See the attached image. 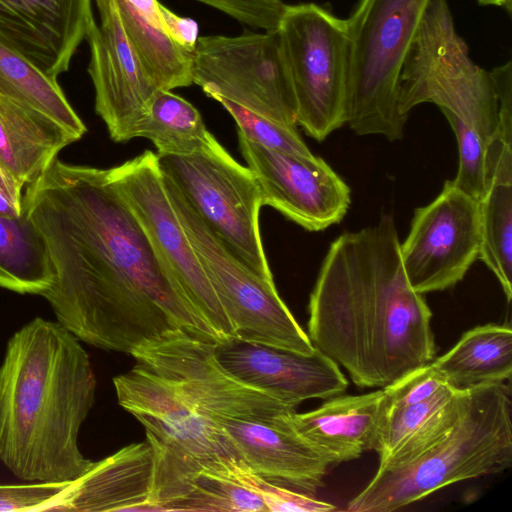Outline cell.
I'll return each instance as SVG.
<instances>
[{
    "label": "cell",
    "mask_w": 512,
    "mask_h": 512,
    "mask_svg": "<svg viewBox=\"0 0 512 512\" xmlns=\"http://www.w3.org/2000/svg\"><path fill=\"white\" fill-rule=\"evenodd\" d=\"M22 210L40 231L53 267L41 296L79 340L126 354L172 328L218 341L107 169L56 157L27 184Z\"/></svg>",
    "instance_id": "1"
},
{
    "label": "cell",
    "mask_w": 512,
    "mask_h": 512,
    "mask_svg": "<svg viewBox=\"0 0 512 512\" xmlns=\"http://www.w3.org/2000/svg\"><path fill=\"white\" fill-rule=\"evenodd\" d=\"M308 312L313 346L359 387L384 388L435 358L432 312L405 275L391 215L331 243Z\"/></svg>",
    "instance_id": "2"
},
{
    "label": "cell",
    "mask_w": 512,
    "mask_h": 512,
    "mask_svg": "<svg viewBox=\"0 0 512 512\" xmlns=\"http://www.w3.org/2000/svg\"><path fill=\"white\" fill-rule=\"evenodd\" d=\"M96 380L79 339L35 318L9 339L0 365V460L31 483L68 482L91 465L78 446Z\"/></svg>",
    "instance_id": "3"
},
{
    "label": "cell",
    "mask_w": 512,
    "mask_h": 512,
    "mask_svg": "<svg viewBox=\"0 0 512 512\" xmlns=\"http://www.w3.org/2000/svg\"><path fill=\"white\" fill-rule=\"evenodd\" d=\"M511 411L509 384L467 389L454 425L411 458L379 466L347 509L392 512L450 484L507 470L512 465Z\"/></svg>",
    "instance_id": "4"
},
{
    "label": "cell",
    "mask_w": 512,
    "mask_h": 512,
    "mask_svg": "<svg viewBox=\"0 0 512 512\" xmlns=\"http://www.w3.org/2000/svg\"><path fill=\"white\" fill-rule=\"evenodd\" d=\"M430 0H359L346 20L349 80L346 124L360 136L401 140V71Z\"/></svg>",
    "instance_id": "5"
},
{
    "label": "cell",
    "mask_w": 512,
    "mask_h": 512,
    "mask_svg": "<svg viewBox=\"0 0 512 512\" xmlns=\"http://www.w3.org/2000/svg\"><path fill=\"white\" fill-rule=\"evenodd\" d=\"M113 384L119 405L144 426L154 451L151 511H171L202 465L237 460L221 426L163 378L136 364Z\"/></svg>",
    "instance_id": "6"
},
{
    "label": "cell",
    "mask_w": 512,
    "mask_h": 512,
    "mask_svg": "<svg viewBox=\"0 0 512 512\" xmlns=\"http://www.w3.org/2000/svg\"><path fill=\"white\" fill-rule=\"evenodd\" d=\"M422 103L439 107L491 141L499 105L490 71L476 65L456 31L447 0H430L405 59L398 91L401 114Z\"/></svg>",
    "instance_id": "7"
},
{
    "label": "cell",
    "mask_w": 512,
    "mask_h": 512,
    "mask_svg": "<svg viewBox=\"0 0 512 512\" xmlns=\"http://www.w3.org/2000/svg\"><path fill=\"white\" fill-rule=\"evenodd\" d=\"M277 31L294 90L297 124L323 141L346 124V20L314 3L286 5Z\"/></svg>",
    "instance_id": "8"
},
{
    "label": "cell",
    "mask_w": 512,
    "mask_h": 512,
    "mask_svg": "<svg viewBox=\"0 0 512 512\" xmlns=\"http://www.w3.org/2000/svg\"><path fill=\"white\" fill-rule=\"evenodd\" d=\"M157 156L162 175L207 227L245 265L273 280L259 228L261 192L252 171L217 140L200 153Z\"/></svg>",
    "instance_id": "9"
},
{
    "label": "cell",
    "mask_w": 512,
    "mask_h": 512,
    "mask_svg": "<svg viewBox=\"0 0 512 512\" xmlns=\"http://www.w3.org/2000/svg\"><path fill=\"white\" fill-rule=\"evenodd\" d=\"M163 180L234 335L249 342L312 354L315 347L279 296L274 280L263 278L239 260L207 227L176 186L164 176Z\"/></svg>",
    "instance_id": "10"
},
{
    "label": "cell",
    "mask_w": 512,
    "mask_h": 512,
    "mask_svg": "<svg viewBox=\"0 0 512 512\" xmlns=\"http://www.w3.org/2000/svg\"><path fill=\"white\" fill-rule=\"evenodd\" d=\"M193 83L274 121L296 126L297 108L279 33L199 37L193 52Z\"/></svg>",
    "instance_id": "11"
},
{
    "label": "cell",
    "mask_w": 512,
    "mask_h": 512,
    "mask_svg": "<svg viewBox=\"0 0 512 512\" xmlns=\"http://www.w3.org/2000/svg\"><path fill=\"white\" fill-rule=\"evenodd\" d=\"M174 281L218 341L235 336L218 296L167 193L156 153L142 154L107 169Z\"/></svg>",
    "instance_id": "12"
},
{
    "label": "cell",
    "mask_w": 512,
    "mask_h": 512,
    "mask_svg": "<svg viewBox=\"0 0 512 512\" xmlns=\"http://www.w3.org/2000/svg\"><path fill=\"white\" fill-rule=\"evenodd\" d=\"M215 342L172 328L137 346L130 355L215 423L222 419L264 420L295 411L227 371L215 355Z\"/></svg>",
    "instance_id": "13"
},
{
    "label": "cell",
    "mask_w": 512,
    "mask_h": 512,
    "mask_svg": "<svg viewBox=\"0 0 512 512\" xmlns=\"http://www.w3.org/2000/svg\"><path fill=\"white\" fill-rule=\"evenodd\" d=\"M479 249L478 200L447 180L432 202L415 210L400 258L410 286L424 295L460 282Z\"/></svg>",
    "instance_id": "14"
},
{
    "label": "cell",
    "mask_w": 512,
    "mask_h": 512,
    "mask_svg": "<svg viewBox=\"0 0 512 512\" xmlns=\"http://www.w3.org/2000/svg\"><path fill=\"white\" fill-rule=\"evenodd\" d=\"M238 142L258 182L262 205L308 231H322L346 215L350 188L322 158L271 150L239 132Z\"/></svg>",
    "instance_id": "15"
},
{
    "label": "cell",
    "mask_w": 512,
    "mask_h": 512,
    "mask_svg": "<svg viewBox=\"0 0 512 512\" xmlns=\"http://www.w3.org/2000/svg\"><path fill=\"white\" fill-rule=\"evenodd\" d=\"M99 22L91 23L88 72L95 90V111L115 142L137 138L158 89L124 33L115 0H93Z\"/></svg>",
    "instance_id": "16"
},
{
    "label": "cell",
    "mask_w": 512,
    "mask_h": 512,
    "mask_svg": "<svg viewBox=\"0 0 512 512\" xmlns=\"http://www.w3.org/2000/svg\"><path fill=\"white\" fill-rule=\"evenodd\" d=\"M214 352L232 375L293 408L340 395L348 386L339 365L316 348L306 355L232 336L215 342Z\"/></svg>",
    "instance_id": "17"
},
{
    "label": "cell",
    "mask_w": 512,
    "mask_h": 512,
    "mask_svg": "<svg viewBox=\"0 0 512 512\" xmlns=\"http://www.w3.org/2000/svg\"><path fill=\"white\" fill-rule=\"evenodd\" d=\"M91 2L0 0V41L57 79L94 20Z\"/></svg>",
    "instance_id": "18"
},
{
    "label": "cell",
    "mask_w": 512,
    "mask_h": 512,
    "mask_svg": "<svg viewBox=\"0 0 512 512\" xmlns=\"http://www.w3.org/2000/svg\"><path fill=\"white\" fill-rule=\"evenodd\" d=\"M286 414L264 420L222 419L217 424L237 460L249 470L311 495L323 485L331 463L289 427Z\"/></svg>",
    "instance_id": "19"
},
{
    "label": "cell",
    "mask_w": 512,
    "mask_h": 512,
    "mask_svg": "<svg viewBox=\"0 0 512 512\" xmlns=\"http://www.w3.org/2000/svg\"><path fill=\"white\" fill-rule=\"evenodd\" d=\"M154 469L149 441L130 444L92 462L44 511H150Z\"/></svg>",
    "instance_id": "20"
},
{
    "label": "cell",
    "mask_w": 512,
    "mask_h": 512,
    "mask_svg": "<svg viewBox=\"0 0 512 512\" xmlns=\"http://www.w3.org/2000/svg\"><path fill=\"white\" fill-rule=\"evenodd\" d=\"M317 409L285 415L289 427L331 464L351 461L375 450L385 417V392L337 395Z\"/></svg>",
    "instance_id": "21"
},
{
    "label": "cell",
    "mask_w": 512,
    "mask_h": 512,
    "mask_svg": "<svg viewBox=\"0 0 512 512\" xmlns=\"http://www.w3.org/2000/svg\"><path fill=\"white\" fill-rule=\"evenodd\" d=\"M78 139L48 116L0 95V166L24 186Z\"/></svg>",
    "instance_id": "22"
},
{
    "label": "cell",
    "mask_w": 512,
    "mask_h": 512,
    "mask_svg": "<svg viewBox=\"0 0 512 512\" xmlns=\"http://www.w3.org/2000/svg\"><path fill=\"white\" fill-rule=\"evenodd\" d=\"M129 44L160 90L193 84V53L182 49L167 32L158 0H115Z\"/></svg>",
    "instance_id": "23"
},
{
    "label": "cell",
    "mask_w": 512,
    "mask_h": 512,
    "mask_svg": "<svg viewBox=\"0 0 512 512\" xmlns=\"http://www.w3.org/2000/svg\"><path fill=\"white\" fill-rule=\"evenodd\" d=\"M466 393L446 385L425 401L387 411L375 448L379 466L403 462L443 436L458 419Z\"/></svg>",
    "instance_id": "24"
},
{
    "label": "cell",
    "mask_w": 512,
    "mask_h": 512,
    "mask_svg": "<svg viewBox=\"0 0 512 512\" xmlns=\"http://www.w3.org/2000/svg\"><path fill=\"white\" fill-rule=\"evenodd\" d=\"M431 364L455 389L504 383L512 375V329L498 324L476 326Z\"/></svg>",
    "instance_id": "25"
},
{
    "label": "cell",
    "mask_w": 512,
    "mask_h": 512,
    "mask_svg": "<svg viewBox=\"0 0 512 512\" xmlns=\"http://www.w3.org/2000/svg\"><path fill=\"white\" fill-rule=\"evenodd\" d=\"M53 278L46 243L25 212L18 217L0 215V287L41 295Z\"/></svg>",
    "instance_id": "26"
},
{
    "label": "cell",
    "mask_w": 512,
    "mask_h": 512,
    "mask_svg": "<svg viewBox=\"0 0 512 512\" xmlns=\"http://www.w3.org/2000/svg\"><path fill=\"white\" fill-rule=\"evenodd\" d=\"M0 95L58 122L78 140L86 126L54 79L0 41Z\"/></svg>",
    "instance_id": "27"
},
{
    "label": "cell",
    "mask_w": 512,
    "mask_h": 512,
    "mask_svg": "<svg viewBox=\"0 0 512 512\" xmlns=\"http://www.w3.org/2000/svg\"><path fill=\"white\" fill-rule=\"evenodd\" d=\"M478 259L493 272L510 302L512 298V166L494 169L478 200Z\"/></svg>",
    "instance_id": "28"
},
{
    "label": "cell",
    "mask_w": 512,
    "mask_h": 512,
    "mask_svg": "<svg viewBox=\"0 0 512 512\" xmlns=\"http://www.w3.org/2000/svg\"><path fill=\"white\" fill-rule=\"evenodd\" d=\"M136 137L149 139L160 156L200 153L216 140L198 109L171 90L155 93Z\"/></svg>",
    "instance_id": "29"
},
{
    "label": "cell",
    "mask_w": 512,
    "mask_h": 512,
    "mask_svg": "<svg viewBox=\"0 0 512 512\" xmlns=\"http://www.w3.org/2000/svg\"><path fill=\"white\" fill-rule=\"evenodd\" d=\"M173 511H267L261 496L245 481L242 462L220 458L202 465L188 479Z\"/></svg>",
    "instance_id": "30"
},
{
    "label": "cell",
    "mask_w": 512,
    "mask_h": 512,
    "mask_svg": "<svg viewBox=\"0 0 512 512\" xmlns=\"http://www.w3.org/2000/svg\"><path fill=\"white\" fill-rule=\"evenodd\" d=\"M214 100L228 111L238 126V132L251 142L290 154L305 156L312 154L298 134L296 126L258 115L222 97H216Z\"/></svg>",
    "instance_id": "31"
},
{
    "label": "cell",
    "mask_w": 512,
    "mask_h": 512,
    "mask_svg": "<svg viewBox=\"0 0 512 512\" xmlns=\"http://www.w3.org/2000/svg\"><path fill=\"white\" fill-rule=\"evenodd\" d=\"M458 145L459 165L452 183L479 200L486 187L487 149L489 140L461 121L448 118Z\"/></svg>",
    "instance_id": "32"
},
{
    "label": "cell",
    "mask_w": 512,
    "mask_h": 512,
    "mask_svg": "<svg viewBox=\"0 0 512 512\" xmlns=\"http://www.w3.org/2000/svg\"><path fill=\"white\" fill-rule=\"evenodd\" d=\"M243 476L246 483L263 499L267 511H332L336 507L330 503L317 500L294 488L263 478L243 464Z\"/></svg>",
    "instance_id": "33"
},
{
    "label": "cell",
    "mask_w": 512,
    "mask_h": 512,
    "mask_svg": "<svg viewBox=\"0 0 512 512\" xmlns=\"http://www.w3.org/2000/svg\"><path fill=\"white\" fill-rule=\"evenodd\" d=\"M446 385L431 362L413 369L383 388L385 413L425 401Z\"/></svg>",
    "instance_id": "34"
},
{
    "label": "cell",
    "mask_w": 512,
    "mask_h": 512,
    "mask_svg": "<svg viewBox=\"0 0 512 512\" xmlns=\"http://www.w3.org/2000/svg\"><path fill=\"white\" fill-rule=\"evenodd\" d=\"M241 23L265 31L276 30L286 4L282 0H197Z\"/></svg>",
    "instance_id": "35"
},
{
    "label": "cell",
    "mask_w": 512,
    "mask_h": 512,
    "mask_svg": "<svg viewBox=\"0 0 512 512\" xmlns=\"http://www.w3.org/2000/svg\"><path fill=\"white\" fill-rule=\"evenodd\" d=\"M70 482L0 485V511H44Z\"/></svg>",
    "instance_id": "36"
},
{
    "label": "cell",
    "mask_w": 512,
    "mask_h": 512,
    "mask_svg": "<svg viewBox=\"0 0 512 512\" xmlns=\"http://www.w3.org/2000/svg\"><path fill=\"white\" fill-rule=\"evenodd\" d=\"M499 105L496 138L512 145V64L510 61L490 71Z\"/></svg>",
    "instance_id": "37"
},
{
    "label": "cell",
    "mask_w": 512,
    "mask_h": 512,
    "mask_svg": "<svg viewBox=\"0 0 512 512\" xmlns=\"http://www.w3.org/2000/svg\"><path fill=\"white\" fill-rule=\"evenodd\" d=\"M160 13L164 26L175 43L187 52L193 53L199 38L197 23L175 14L162 4Z\"/></svg>",
    "instance_id": "38"
},
{
    "label": "cell",
    "mask_w": 512,
    "mask_h": 512,
    "mask_svg": "<svg viewBox=\"0 0 512 512\" xmlns=\"http://www.w3.org/2000/svg\"><path fill=\"white\" fill-rule=\"evenodd\" d=\"M22 188L23 186L0 166V215L18 217L22 214Z\"/></svg>",
    "instance_id": "39"
},
{
    "label": "cell",
    "mask_w": 512,
    "mask_h": 512,
    "mask_svg": "<svg viewBox=\"0 0 512 512\" xmlns=\"http://www.w3.org/2000/svg\"><path fill=\"white\" fill-rule=\"evenodd\" d=\"M478 4L483 6H496L506 10L509 14L511 13L512 0H476Z\"/></svg>",
    "instance_id": "40"
}]
</instances>
